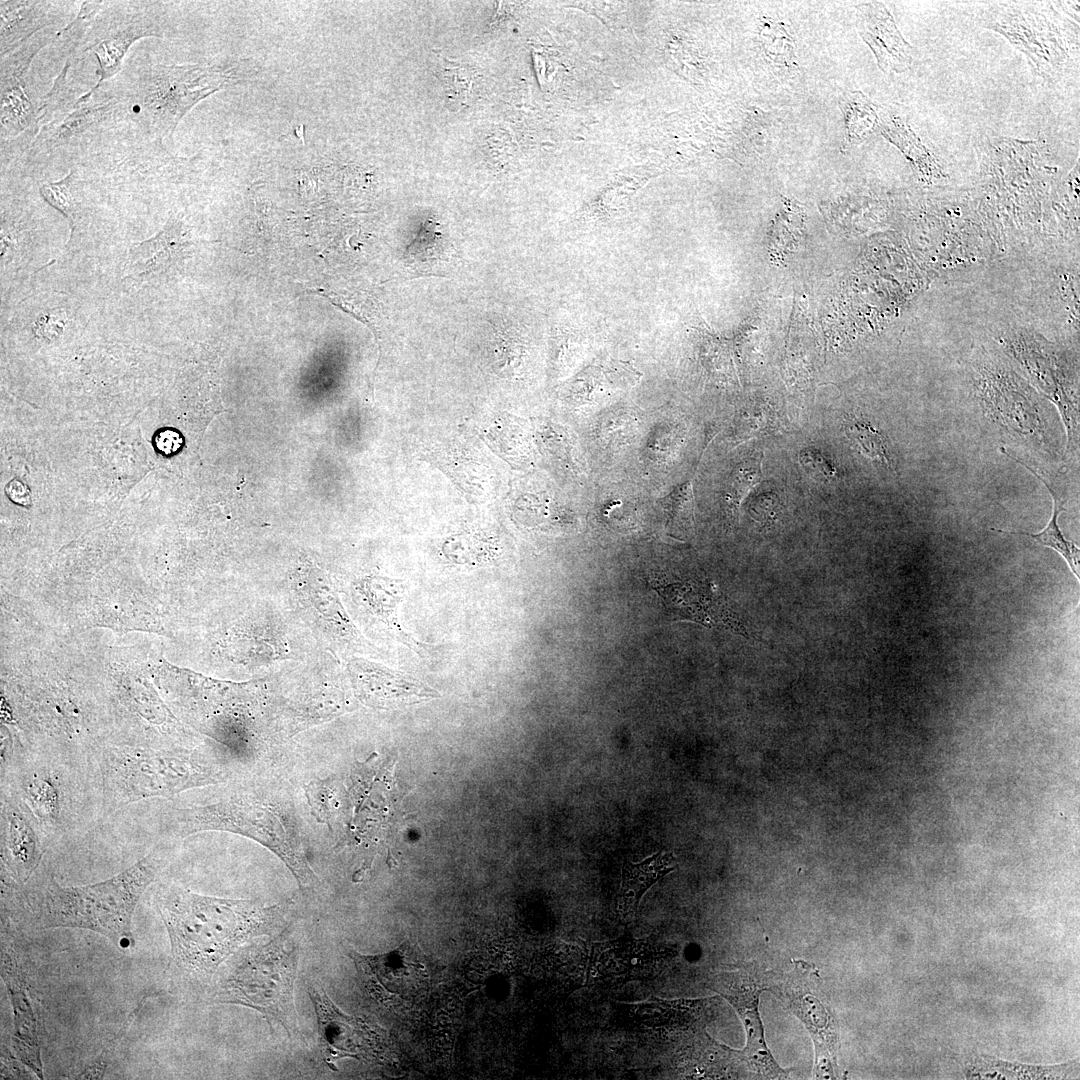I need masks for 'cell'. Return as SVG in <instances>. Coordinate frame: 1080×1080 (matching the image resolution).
<instances>
[{
	"mask_svg": "<svg viewBox=\"0 0 1080 1080\" xmlns=\"http://www.w3.org/2000/svg\"><path fill=\"white\" fill-rule=\"evenodd\" d=\"M1 754V787L23 801L48 842L76 826L82 806L97 804L90 781L73 786L70 777L78 765L12 744L3 745Z\"/></svg>",
	"mask_w": 1080,
	"mask_h": 1080,
	"instance_id": "52a82bcc",
	"label": "cell"
},
{
	"mask_svg": "<svg viewBox=\"0 0 1080 1080\" xmlns=\"http://www.w3.org/2000/svg\"><path fill=\"white\" fill-rule=\"evenodd\" d=\"M651 585L663 599L666 608L679 619L747 634L737 615L711 584L691 581L666 583L654 579Z\"/></svg>",
	"mask_w": 1080,
	"mask_h": 1080,
	"instance_id": "2e32d148",
	"label": "cell"
},
{
	"mask_svg": "<svg viewBox=\"0 0 1080 1080\" xmlns=\"http://www.w3.org/2000/svg\"><path fill=\"white\" fill-rule=\"evenodd\" d=\"M164 826L174 836H187L206 830L249 835L278 855L300 886L308 888L317 881L294 833L284 829L279 817L257 802L228 797L211 804L172 808L164 816Z\"/></svg>",
	"mask_w": 1080,
	"mask_h": 1080,
	"instance_id": "ba28073f",
	"label": "cell"
},
{
	"mask_svg": "<svg viewBox=\"0 0 1080 1080\" xmlns=\"http://www.w3.org/2000/svg\"><path fill=\"white\" fill-rule=\"evenodd\" d=\"M48 841L23 801L1 787V874L5 886L26 884Z\"/></svg>",
	"mask_w": 1080,
	"mask_h": 1080,
	"instance_id": "7c38bea8",
	"label": "cell"
},
{
	"mask_svg": "<svg viewBox=\"0 0 1080 1080\" xmlns=\"http://www.w3.org/2000/svg\"><path fill=\"white\" fill-rule=\"evenodd\" d=\"M883 134L895 145L902 150V152L910 158L913 163H916L918 167L922 168V163L927 165L934 164V160L931 159L930 154L922 145L920 140L913 134L909 127L903 123L893 120L883 130ZM915 164V165H916Z\"/></svg>",
	"mask_w": 1080,
	"mask_h": 1080,
	"instance_id": "836d02e7",
	"label": "cell"
},
{
	"mask_svg": "<svg viewBox=\"0 0 1080 1080\" xmlns=\"http://www.w3.org/2000/svg\"><path fill=\"white\" fill-rule=\"evenodd\" d=\"M183 444V438L179 432L172 429L160 430L154 437V445L158 452L164 455H172L178 452Z\"/></svg>",
	"mask_w": 1080,
	"mask_h": 1080,
	"instance_id": "f35d334b",
	"label": "cell"
},
{
	"mask_svg": "<svg viewBox=\"0 0 1080 1080\" xmlns=\"http://www.w3.org/2000/svg\"><path fill=\"white\" fill-rule=\"evenodd\" d=\"M126 121L128 109L119 91L91 88L77 96L71 82L57 80L39 106L38 131L25 156L29 161L64 153L80 156Z\"/></svg>",
	"mask_w": 1080,
	"mask_h": 1080,
	"instance_id": "8992f818",
	"label": "cell"
},
{
	"mask_svg": "<svg viewBox=\"0 0 1080 1080\" xmlns=\"http://www.w3.org/2000/svg\"><path fill=\"white\" fill-rule=\"evenodd\" d=\"M367 989L382 1000L391 995L407 1000L429 987L428 962L415 944L405 942L380 955L366 956L351 951Z\"/></svg>",
	"mask_w": 1080,
	"mask_h": 1080,
	"instance_id": "9a60e30c",
	"label": "cell"
},
{
	"mask_svg": "<svg viewBox=\"0 0 1080 1080\" xmlns=\"http://www.w3.org/2000/svg\"><path fill=\"white\" fill-rule=\"evenodd\" d=\"M2 972L13 1008V1050L28 1068L43 1079L36 1017L19 968L14 958L7 954L3 957Z\"/></svg>",
	"mask_w": 1080,
	"mask_h": 1080,
	"instance_id": "ffe728a7",
	"label": "cell"
},
{
	"mask_svg": "<svg viewBox=\"0 0 1080 1080\" xmlns=\"http://www.w3.org/2000/svg\"><path fill=\"white\" fill-rule=\"evenodd\" d=\"M757 480H758V475H757V473L755 471L753 472L752 469L750 471H748L746 469H741L737 473L736 478H735V480L733 482L732 496H731L732 503L736 507L740 505V502L743 499V497L750 490L751 486L755 485L757 483Z\"/></svg>",
	"mask_w": 1080,
	"mask_h": 1080,
	"instance_id": "ab89813d",
	"label": "cell"
},
{
	"mask_svg": "<svg viewBox=\"0 0 1080 1080\" xmlns=\"http://www.w3.org/2000/svg\"><path fill=\"white\" fill-rule=\"evenodd\" d=\"M137 1011H138V1009H136L133 1012V1014H131L130 1018L128 1019V1021L125 1024V1026L122 1027V1029L118 1032L117 1036H115L110 1041V1043L106 1046V1048L103 1049L101 1055L96 1059V1061H94L93 1064H91L77 1078H82V1079H98V1078H102V1075H103V1073H104V1071L106 1069V1066L108 1064L109 1057L113 1053V1051H114V1049L116 1047V1044L121 1040V1038L123 1037V1035L127 1031L128 1027H129V1025L131 1023V1020L134 1019L135 1015L137 1014Z\"/></svg>",
	"mask_w": 1080,
	"mask_h": 1080,
	"instance_id": "74e56055",
	"label": "cell"
},
{
	"mask_svg": "<svg viewBox=\"0 0 1080 1080\" xmlns=\"http://www.w3.org/2000/svg\"><path fill=\"white\" fill-rule=\"evenodd\" d=\"M232 70L221 65L147 64L120 94L128 121L146 136L171 137L182 118L198 102L227 86Z\"/></svg>",
	"mask_w": 1080,
	"mask_h": 1080,
	"instance_id": "5b68a950",
	"label": "cell"
},
{
	"mask_svg": "<svg viewBox=\"0 0 1080 1080\" xmlns=\"http://www.w3.org/2000/svg\"><path fill=\"white\" fill-rule=\"evenodd\" d=\"M57 33L39 32L1 57L0 64V139L1 161L23 156L34 140L38 127L39 106L29 95L28 76L36 54L51 42Z\"/></svg>",
	"mask_w": 1080,
	"mask_h": 1080,
	"instance_id": "30bf717a",
	"label": "cell"
},
{
	"mask_svg": "<svg viewBox=\"0 0 1080 1080\" xmlns=\"http://www.w3.org/2000/svg\"><path fill=\"white\" fill-rule=\"evenodd\" d=\"M158 2H104L83 41L80 53H92L98 62L100 88L122 68L131 46L142 38L163 37L164 21Z\"/></svg>",
	"mask_w": 1080,
	"mask_h": 1080,
	"instance_id": "9c48e42d",
	"label": "cell"
},
{
	"mask_svg": "<svg viewBox=\"0 0 1080 1080\" xmlns=\"http://www.w3.org/2000/svg\"><path fill=\"white\" fill-rule=\"evenodd\" d=\"M986 26L1004 34L1019 50L1026 53L1039 71L1053 72L1059 69L1053 57L1044 48L1051 51L1054 32L1048 19L1039 13H1030L1027 5H999L993 9Z\"/></svg>",
	"mask_w": 1080,
	"mask_h": 1080,
	"instance_id": "ac0fdd59",
	"label": "cell"
},
{
	"mask_svg": "<svg viewBox=\"0 0 1080 1080\" xmlns=\"http://www.w3.org/2000/svg\"><path fill=\"white\" fill-rule=\"evenodd\" d=\"M59 2H0V56L4 57L45 27L62 22Z\"/></svg>",
	"mask_w": 1080,
	"mask_h": 1080,
	"instance_id": "44dd1931",
	"label": "cell"
},
{
	"mask_svg": "<svg viewBox=\"0 0 1080 1080\" xmlns=\"http://www.w3.org/2000/svg\"><path fill=\"white\" fill-rule=\"evenodd\" d=\"M857 29L883 72L901 73L911 66L912 47L904 40L882 3L871 2L858 7Z\"/></svg>",
	"mask_w": 1080,
	"mask_h": 1080,
	"instance_id": "d6986e66",
	"label": "cell"
},
{
	"mask_svg": "<svg viewBox=\"0 0 1080 1080\" xmlns=\"http://www.w3.org/2000/svg\"><path fill=\"white\" fill-rule=\"evenodd\" d=\"M163 864L162 854L154 850L121 873L94 884L63 887L50 879L6 887L17 920L26 928L87 929L126 950L135 944V908Z\"/></svg>",
	"mask_w": 1080,
	"mask_h": 1080,
	"instance_id": "6da1fadb",
	"label": "cell"
},
{
	"mask_svg": "<svg viewBox=\"0 0 1080 1080\" xmlns=\"http://www.w3.org/2000/svg\"><path fill=\"white\" fill-rule=\"evenodd\" d=\"M710 982V989L729 1001L744 1025L747 1042L740 1055L749 1069L764 1078L787 1077L788 1073L778 1065L766 1045L759 1014V995L768 990V984L760 985L754 974L745 969L720 973Z\"/></svg>",
	"mask_w": 1080,
	"mask_h": 1080,
	"instance_id": "4fadbf2b",
	"label": "cell"
},
{
	"mask_svg": "<svg viewBox=\"0 0 1080 1080\" xmlns=\"http://www.w3.org/2000/svg\"><path fill=\"white\" fill-rule=\"evenodd\" d=\"M795 969L770 987L801 1019L815 1047L814 1077L833 1079L840 1076L837 1064L839 1050L838 1024L821 989L817 970L804 961H795Z\"/></svg>",
	"mask_w": 1080,
	"mask_h": 1080,
	"instance_id": "8fae6325",
	"label": "cell"
},
{
	"mask_svg": "<svg viewBox=\"0 0 1080 1080\" xmlns=\"http://www.w3.org/2000/svg\"><path fill=\"white\" fill-rule=\"evenodd\" d=\"M672 862L671 854L659 852L639 863H625L616 898L617 910L624 916L634 915L645 892L674 869Z\"/></svg>",
	"mask_w": 1080,
	"mask_h": 1080,
	"instance_id": "603a6c76",
	"label": "cell"
},
{
	"mask_svg": "<svg viewBox=\"0 0 1080 1080\" xmlns=\"http://www.w3.org/2000/svg\"><path fill=\"white\" fill-rule=\"evenodd\" d=\"M847 141L858 144L877 127L878 117L874 104L862 93H851L843 106Z\"/></svg>",
	"mask_w": 1080,
	"mask_h": 1080,
	"instance_id": "83f0119b",
	"label": "cell"
},
{
	"mask_svg": "<svg viewBox=\"0 0 1080 1080\" xmlns=\"http://www.w3.org/2000/svg\"><path fill=\"white\" fill-rule=\"evenodd\" d=\"M667 515V523L673 524L680 517H687L692 513L693 492L690 482H686L675 488L667 496L658 501Z\"/></svg>",
	"mask_w": 1080,
	"mask_h": 1080,
	"instance_id": "d590c367",
	"label": "cell"
},
{
	"mask_svg": "<svg viewBox=\"0 0 1080 1080\" xmlns=\"http://www.w3.org/2000/svg\"><path fill=\"white\" fill-rule=\"evenodd\" d=\"M315 1008L325 1063L336 1070L343 1058L372 1060L383 1050L380 1035L360 1019L343 1013L322 988H308Z\"/></svg>",
	"mask_w": 1080,
	"mask_h": 1080,
	"instance_id": "5bb4252c",
	"label": "cell"
},
{
	"mask_svg": "<svg viewBox=\"0 0 1080 1080\" xmlns=\"http://www.w3.org/2000/svg\"><path fill=\"white\" fill-rule=\"evenodd\" d=\"M5 493L8 498L16 504L22 506H29L31 504V494L28 487L19 479H12L5 486Z\"/></svg>",
	"mask_w": 1080,
	"mask_h": 1080,
	"instance_id": "60d3db41",
	"label": "cell"
},
{
	"mask_svg": "<svg viewBox=\"0 0 1080 1080\" xmlns=\"http://www.w3.org/2000/svg\"><path fill=\"white\" fill-rule=\"evenodd\" d=\"M349 671L360 699L373 707L395 708L439 696L419 680L376 663L355 659Z\"/></svg>",
	"mask_w": 1080,
	"mask_h": 1080,
	"instance_id": "e0dca14e",
	"label": "cell"
},
{
	"mask_svg": "<svg viewBox=\"0 0 1080 1080\" xmlns=\"http://www.w3.org/2000/svg\"><path fill=\"white\" fill-rule=\"evenodd\" d=\"M647 177H629L626 179L624 176L617 181L611 183L600 195L597 202L598 206L605 211H616L623 206L625 201L633 195L639 186Z\"/></svg>",
	"mask_w": 1080,
	"mask_h": 1080,
	"instance_id": "e575fe53",
	"label": "cell"
},
{
	"mask_svg": "<svg viewBox=\"0 0 1080 1080\" xmlns=\"http://www.w3.org/2000/svg\"><path fill=\"white\" fill-rule=\"evenodd\" d=\"M800 464L810 472V475L821 482L828 483L838 478V471L820 451L804 449L799 453Z\"/></svg>",
	"mask_w": 1080,
	"mask_h": 1080,
	"instance_id": "8d00e7d4",
	"label": "cell"
},
{
	"mask_svg": "<svg viewBox=\"0 0 1080 1080\" xmlns=\"http://www.w3.org/2000/svg\"><path fill=\"white\" fill-rule=\"evenodd\" d=\"M298 959L299 946L289 928L266 943L251 945L217 985L215 1001L252 1008L290 1037H300L294 1002Z\"/></svg>",
	"mask_w": 1080,
	"mask_h": 1080,
	"instance_id": "277c9868",
	"label": "cell"
},
{
	"mask_svg": "<svg viewBox=\"0 0 1080 1080\" xmlns=\"http://www.w3.org/2000/svg\"><path fill=\"white\" fill-rule=\"evenodd\" d=\"M985 1062L989 1063V1068L1005 1071L1007 1076L1005 1078L1014 1079H1058L1066 1078L1068 1072L1071 1069L1078 1066V1059H1074L1072 1062L1058 1064V1065H1027L1018 1062H1009L1001 1059L985 1056Z\"/></svg>",
	"mask_w": 1080,
	"mask_h": 1080,
	"instance_id": "1f68e13d",
	"label": "cell"
},
{
	"mask_svg": "<svg viewBox=\"0 0 1080 1080\" xmlns=\"http://www.w3.org/2000/svg\"><path fill=\"white\" fill-rule=\"evenodd\" d=\"M81 181L77 177V171L73 168L61 180L46 182L41 185L39 192L43 199L53 208L63 214L74 230L79 211V200L76 196Z\"/></svg>",
	"mask_w": 1080,
	"mask_h": 1080,
	"instance_id": "f1b7e54d",
	"label": "cell"
},
{
	"mask_svg": "<svg viewBox=\"0 0 1080 1080\" xmlns=\"http://www.w3.org/2000/svg\"><path fill=\"white\" fill-rule=\"evenodd\" d=\"M359 602L374 617L391 630L402 643L417 650V643L401 628L397 609L404 593V584L385 577H367L355 584Z\"/></svg>",
	"mask_w": 1080,
	"mask_h": 1080,
	"instance_id": "7402d4cb",
	"label": "cell"
},
{
	"mask_svg": "<svg viewBox=\"0 0 1080 1080\" xmlns=\"http://www.w3.org/2000/svg\"><path fill=\"white\" fill-rule=\"evenodd\" d=\"M99 809L105 814L144 799L168 798L192 787L216 783L211 765L192 752L101 744L87 760Z\"/></svg>",
	"mask_w": 1080,
	"mask_h": 1080,
	"instance_id": "3957f363",
	"label": "cell"
},
{
	"mask_svg": "<svg viewBox=\"0 0 1080 1080\" xmlns=\"http://www.w3.org/2000/svg\"><path fill=\"white\" fill-rule=\"evenodd\" d=\"M104 1H83L74 20L57 32L62 50L67 59L77 57L90 26L103 7Z\"/></svg>",
	"mask_w": 1080,
	"mask_h": 1080,
	"instance_id": "4dcf8cb0",
	"label": "cell"
},
{
	"mask_svg": "<svg viewBox=\"0 0 1080 1080\" xmlns=\"http://www.w3.org/2000/svg\"><path fill=\"white\" fill-rule=\"evenodd\" d=\"M178 230L176 220L169 219L161 231L131 248L129 254L131 271L137 276L144 277L163 270L172 256L171 251Z\"/></svg>",
	"mask_w": 1080,
	"mask_h": 1080,
	"instance_id": "484cf974",
	"label": "cell"
},
{
	"mask_svg": "<svg viewBox=\"0 0 1080 1080\" xmlns=\"http://www.w3.org/2000/svg\"><path fill=\"white\" fill-rule=\"evenodd\" d=\"M844 433L860 455L892 470L894 461L891 449L882 431L865 419L850 418L844 425Z\"/></svg>",
	"mask_w": 1080,
	"mask_h": 1080,
	"instance_id": "4316f807",
	"label": "cell"
},
{
	"mask_svg": "<svg viewBox=\"0 0 1080 1080\" xmlns=\"http://www.w3.org/2000/svg\"><path fill=\"white\" fill-rule=\"evenodd\" d=\"M441 67L449 100L455 105H464L471 98L473 90L472 70L449 59H444Z\"/></svg>",
	"mask_w": 1080,
	"mask_h": 1080,
	"instance_id": "d6a6232c",
	"label": "cell"
},
{
	"mask_svg": "<svg viewBox=\"0 0 1080 1080\" xmlns=\"http://www.w3.org/2000/svg\"><path fill=\"white\" fill-rule=\"evenodd\" d=\"M759 38L764 53L774 64L795 66L794 40L782 23L763 19Z\"/></svg>",
	"mask_w": 1080,
	"mask_h": 1080,
	"instance_id": "f546056e",
	"label": "cell"
},
{
	"mask_svg": "<svg viewBox=\"0 0 1080 1080\" xmlns=\"http://www.w3.org/2000/svg\"><path fill=\"white\" fill-rule=\"evenodd\" d=\"M1001 451H1002L1003 454L1007 455L1011 459L1015 460L1018 463H1021L1027 470H1029L1035 477H1037L1046 486V488L1050 492L1051 497L1053 499V511H1052L1050 520L1047 523L1046 527L1042 531H1040L1038 533H1028V532H1023V531H1007V530H1000V529H994V528H991V530L995 531V532H999V533H1005V534L1025 535V536H1028V537L1032 538L1038 544L1055 550L1059 555L1062 556V558L1066 561L1067 565L1069 566L1071 572L1074 574V576L1077 578V580H1079V578H1080L1079 577L1080 576L1079 575V555H1080L1079 547L1076 545L1075 542L1069 541L1064 537V535H1063V533H1062V531H1061V529H1060V527L1058 525L1059 516L1065 510L1064 507H1063V505H1064L1063 497L1061 496V494L1059 492L1056 491L1053 484L1049 483L1046 480L1045 476L1040 474L1035 468L1030 466L1027 462H1025L1024 460H1022L1020 458H1017L1015 456H1012V455L1008 454L1007 452H1005L1002 449H1001Z\"/></svg>",
	"mask_w": 1080,
	"mask_h": 1080,
	"instance_id": "cb8c5ba5",
	"label": "cell"
},
{
	"mask_svg": "<svg viewBox=\"0 0 1080 1080\" xmlns=\"http://www.w3.org/2000/svg\"><path fill=\"white\" fill-rule=\"evenodd\" d=\"M641 374L631 365L619 360H600L584 368L572 381L574 394L581 401L599 390H617L633 386Z\"/></svg>",
	"mask_w": 1080,
	"mask_h": 1080,
	"instance_id": "d4e9b609",
	"label": "cell"
},
{
	"mask_svg": "<svg viewBox=\"0 0 1080 1080\" xmlns=\"http://www.w3.org/2000/svg\"><path fill=\"white\" fill-rule=\"evenodd\" d=\"M155 902L173 959L204 976L213 974L247 940L274 929L283 914L277 905L205 896L175 886L160 888Z\"/></svg>",
	"mask_w": 1080,
	"mask_h": 1080,
	"instance_id": "7a4b0ae2",
	"label": "cell"
}]
</instances>
